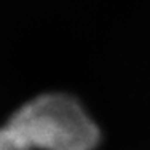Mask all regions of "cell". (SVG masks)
I'll list each match as a JSON object with an SVG mask.
<instances>
[{"instance_id":"cell-1","label":"cell","mask_w":150,"mask_h":150,"mask_svg":"<svg viewBox=\"0 0 150 150\" xmlns=\"http://www.w3.org/2000/svg\"><path fill=\"white\" fill-rule=\"evenodd\" d=\"M37 150H94L99 128L77 99L61 93L34 98L15 112Z\"/></svg>"}]
</instances>
